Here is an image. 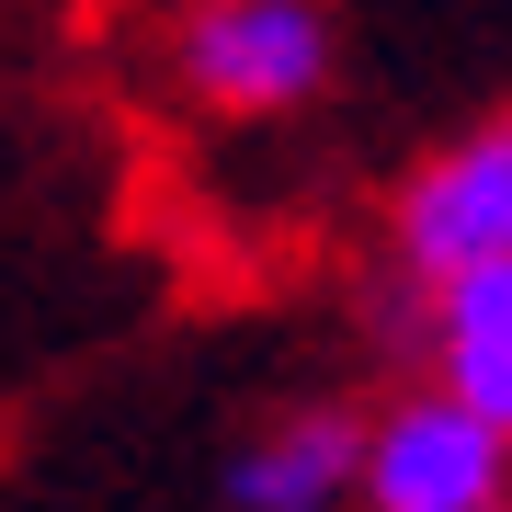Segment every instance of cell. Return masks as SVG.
<instances>
[{"label":"cell","mask_w":512,"mask_h":512,"mask_svg":"<svg viewBox=\"0 0 512 512\" xmlns=\"http://www.w3.org/2000/svg\"><path fill=\"white\" fill-rule=\"evenodd\" d=\"M478 262H512V126L478 114L410 160V183L387 194V239H376V330L399 342L410 308L444 274H478Z\"/></svg>","instance_id":"6da1fadb"},{"label":"cell","mask_w":512,"mask_h":512,"mask_svg":"<svg viewBox=\"0 0 512 512\" xmlns=\"http://www.w3.org/2000/svg\"><path fill=\"white\" fill-rule=\"evenodd\" d=\"M342 512H512V421H478L444 387L353 410V501Z\"/></svg>","instance_id":"3957f363"},{"label":"cell","mask_w":512,"mask_h":512,"mask_svg":"<svg viewBox=\"0 0 512 512\" xmlns=\"http://www.w3.org/2000/svg\"><path fill=\"white\" fill-rule=\"evenodd\" d=\"M228 512H342L353 501V410L342 399H285L217 456Z\"/></svg>","instance_id":"277c9868"},{"label":"cell","mask_w":512,"mask_h":512,"mask_svg":"<svg viewBox=\"0 0 512 512\" xmlns=\"http://www.w3.org/2000/svg\"><path fill=\"white\" fill-rule=\"evenodd\" d=\"M399 342L421 353V387L467 399L478 421H512V262H478V274H444L410 308Z\"/></svg>","instance_id":"5b68a950"},{"label":"cell","mask_w":512,"mask_h":512,"mask_svg":"<svg viewBox=\"0 0 512 512\" xmlns=\"http://www.w3.org/2000/svg\"><path fill=\"white\" fill-rule=\"evenodd\" d=\"M171 80L205 114L274 126L342 80V23H330V0H194L171 23Z\"/></svg>","instance_id":"7a4b0ae2"}]
</instances>
